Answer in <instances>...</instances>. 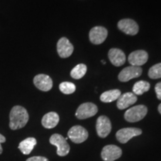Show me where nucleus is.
I'll return each instance as SVG.
<instances>
[{"label": "nucleus", "mask_w": 161, "mask_h": 161, "mask_svg": "<svg viewBox=\"0 0 161 161\" xmlns=\"http://www.w3.org/2000/svg\"><path fill=\"white\" fill-rule=\"evenodd\" d=\"M142 69L140 66H130L124 68L119 74V80L122 82H127L133 78H138L142 75Z\"/></svg>", "instance_id": "obj_6"}, {"label": "nucleus", "mask_w": 161, "mask_h": 161, "mask_svg": "<svg viewBox=\"0 0 161 161\" xmlns=\"http://www.w3.org/2000/svg\"><path fill=\"white\" fill-rule=\"evenodd\" d=\"M108 57L111 64L116 66H122L125 63V55L121 49H115V48L110 49L108 52Z\"/></svg>", "instance_id": "obj_16"}, {"label": "nucleus", "mask_w": 161, "mask_h": 161, "mask_svg": "<svg viewBox=\"0 0 161 161\" xmlns=\"http://www.w3.org/2000/svg\"><path fill=\"white\" fill-rule=\"evenodd\" d=\"M102 64H106L105 60H102Z\"/></svg>", "instance_id": "obj_28"}, {"label": "nucleus", "mask_w": 161, "mask_h": 161, "mask_svg": "<svg viewBox=\"0 0 161 161\" xmlns=\"http://www.w3.org/2000/svg\"><path fill=\"white\" fill-rule=\"evenodd\" d=\"M137 101V97L133 92H125L119 96L117 99V108L119 110H124L130 105H133Z\"/></svg>", "instance_id": "obj_15"}, {"label": "nucleus", "mask_w": 161, "mask_h": 161, "mask_svg": "<svg viewBox=\"0 0 161 161\" xmlns=\"http://www.w3.org/2000/svg\"><path fill=\"white\" fill-rule=\"evenodd\" d=\"M26 161H49V160L46 158H45V157L35 156L31 157V158L27 159Z\"/></svg>", "instance_id": "obj_24"}, {"label": "nucleus", "mask_w": 161, "mask_h": 161, "mask_svg": "<svg viewBox=\"0 0 161 161\" xmlns=\"http://www.w3.org/2000/svg\"><path fill=\"white\" fill-rule=\"evenodd\" d=\"M68 138L75 143H82L88 138V132L80 125H75L68 131Z\"/></svg>", "instance_id": "obj_5"}, {"label": "nucleus", "mask_w": 161, "mask_h": 161, "mask_svg": "<svg viewBox=\"0 0 161 161\" xmlns=\"http://www.w3.org/2000/svg\"><path fill=\"white\" fill-rule=\"evenodd\" d=\"M36 144H37V140H36L35 138L29 137L22 141L19 143V146H18V148L23 154L27 155V154H29L31 152Z\"/></svg>", "instance_id": "obj_18"}, {"label": "nucleus", "mask_w": 161, "mask_h": 161, "mask_svg": "<svg viewBox=\"0 0 161 161\" xmlns=\"http://www.w3.org/2000/svg\"><path fill=\"white\" fill-rule=\"evenodd\" d=\"M142 134V130L136 128H125L119 130L116 132V136L121 143H126L130 139L139 136Z\"/></svg>", "instance_id": "obj_8"}, {"label": "nucleus", "mask_w": 161, "mask_h": 161, "mask_svg": "<svg viewBox=\"0 0 161 161\" xmlns=\"http://www.w3.org/2000/svg\"><path fill=\"white\" fill-rule=\"evenodd\" d=\"M147 112H148V108L145 105L140 104L127 110V111L125 113L124 116L127 122H136L142 120L146 116Z\"/></svg>", "instance_id": "obj_2"}, {"label": "nucleus", "mask_w": 161, "mask_h": 161, "mask_svg": "<svg viewBox=\"0 0 161 161\" xmlns=\"http://www.w3.org/2000/svg\"><path fill=\"white\" fill-rule=\"evenodd\" d=\"M96 131L102 138H105L111 131L110 121L105 116H101L96 121Z\"/></svg>", "instance_id": "obj_10"}, {"label": "nucleus", "mask_w": 161, "mask_h": 161, "mask_svg": "<svg viewBox=\"0 0 161 161\" xmlns=\"http://www.w3.org/2000/svg\"><path fill=\"white\" fill-rule=\"evenodd\" d=\"M119 29L128 35H136L139 31V26L134 20L130 19H121L117 24Z\"/></svg>", "instance_id": "obj_11"}, {"label": "nucleus", "mask_w": 161, "mask_h": 161, "mask_svg": "<svg viewBox=\"0 0 161 161\" xmlns=\"http://www.w3.org/2000/svg\"><path fill=\"white\" fill-rule=\"evenodd\" d=\"M150 89V84L146 80H139L133 86V93L135 95H142Z\"/></svg>", "instance_id": "obj_20"}, {"label": "nucleus", "mask_w": 161, "mask_h": 161, "mask_svg": "<svg viewBox=\"0 0 161 161\" xmlns=\"http://www.w3.org/2000/svg\"><path fill=\"white\" fill-rule=\"evenodd\" d=\"M148 76L152 79H158L161 78V63L152 66L148 70Z\"/></svg>", "instance_id": "obj_23"}, {"label": "nucleus", "mask_w": 161, "mask_h": 161, "mask_svg": "<svg viewBox=\"0 0 161 161\" xmlns=\"http://www.w3.org/2000/svg\"><path fill=\"white\" fill-rule=\"evenodd\" d=\"M154 89H155L157 97L159 100H161V82H159L156 84Z\"/></svg>", "instance_id": "obj_25"}, {"label": "nucleus", "mask_w": 161, "mask_h": 161, "mask_svg": "<svg viewBox=\"0 0 161 161\" xmlns=\"http://www.w3.org/2000/svg\"><path fill=\"white\" fill-rule=\"evenodd\" d=\"M59 89L61 92H63L64 94H66V95H69V94L73 93L75 91V85L73 83L71 82H62L61 84L59 85Z\"/></svg>", "instance_id": "obj_22"}, {"label": "nucleus", "mask_w": 161, "mask_h": 161, "mask_svg": "<svg viewBox=\"0 0 161 161\" xmlns=\"http://www.w3.org/2000/svg\"><path fill=\"white\" fill-rule=\"evenodd\" d=\"M34 84L36 87L42 91H49L53 86L52 78L49 75L44 74H39L34 78Z\"/></svg>", "instance_id": "obj_13"}, {"label": "nucleus", "mask_w": 161, "mask_h": 161, "mask_svg": "<svg viewBox=\"0 0 161 161\" xmlns=\"http://www.w3.org/2000/svg\"><path fill=\"white\" fill-rule=\"evenodd\" d=\"M59 115L55 112H49L45 114L42 119V125L44 128L51 129L55 128L59 122Z\"/></svg>", "instance_id": "obj_17"}, {"label": "nucleus", "mask_w": 161, "mask_h": 161, "mask_svg": "<svg viewBox=\"0 0 161 161\" xmlns=\"http://www.w3.org/2000/svg\"><path fill=\"white\" fill-rule=\"evenodd\" d=\"M86 72V66L84 64H78L70 72V75L74 79H80L85 75Z\"/></svg>", "instance_id": "obj_21"}, {"label": "nucleus", "mask_w": 161, "mask_h": 161, "mask_svg": "<svg viewBox=\"0 0 161 161\" xmlns=\"http://www.w3.org/2000/svg\"><path fill=\"white\" fill-rule=\"evenodd\" d=\"M158 111L161 114V104H159V106H158Z\"/></svg>", "instance_id": "obj_27"}, {"label": "nucleus", "mask_w": 161, "mask_h": 161, "mask_svg": "<svg viewBox=\"0 0 161 161\" xmlns=\"http://www.w3.org/2000/svg\"><path fill=\"white\" fill-rule=\"evenodd\" d=\"M58 53L60 58H69L73 52V45L66 37H62L58 40L57 43Z\"/></svg>", "instance_id": "obj_12"}, {"label": "nucleus", "mask_w": 161, "mask_h": 161, "mask_svg": "<svg viewBox=\"0 0 161 161\" xmlns=\"http://www.w3.org/2000/svg\"><path fill=\"white\" fill-rule=\"evenodd\" d=\"M120 96L121 91L119 90H110L103 92L100 96V100L104 103H109V102L117 100Z\"/></svg>", "instance_id": "obj_19"}, {"label": "nucleus", "mask_w": 161, "mask_h": 161, "mask_svg": "<svg viewBox=\"0 0 161 161\" xmlns=\"http://www.w3.org/2000/svg\"><path fill=\"white\" fill-rule=\"evenodd\" d=\"M122 152L119 147L115 145L104 146L102 151V158L104 161H114L122 156Z\"/></svg>", "instance_id": "obj_7"}, {"label": "nucleus", "mask_w": 161, "mask_h": 161, "mask_svg": "<svg viewBox=\"0 0 161 161\" xmlns=\"http://www.w3.org/2000/svg\"><path fill=\"white\" fill-rule=\"evenodd\" d=\"M29 119V116L25 108L19 105L13 107L10 113V128L12 130L20 129L25 126Z\"/></svg>", "instance_id": "obj_1"}, {"label": "nucleus", "mask_w": 161, "mask_h": 161, "mask_svg": "<svg viewBox=\"0 0 161 161\" xmlns=\"http://www.w3.org/2000/svg\"><path fill=\"white\" fill-rule=\"evenodd\" d=\"M148 59V53L144 50H136L131 52L128 56V62L131 66H140L143 65Z\"/></svg>", "instance_id": "obj_14"}, {"label": "nucleus", "mask_w": 161, "mask_h": 161, "mask_svg": "<svg viewBox=\"0 0 161 161\" xmlns=\"http://www.w3.org/2000/svg\"><path fill=\"white\" fill-rule=\"evenodd\" d=\"M49 142L53 146L57 147V154L60 157H64L69 154L70 151V146L66 142V138L58 134H55L52 135L49 139Z\"/></svg>", "instance_id": "obj_3"}, {"label": "nucleus", "mask_w": 161, "mask_h": 161, "mask_svg": "<svg viewBox=\"0 0 161 161\" xmlns=\"http://www.w3.org/2000/svg\"><path fill=\"white\" fill-rule=\"evenodd\" d=\"M108 30L102 26H96L90 31L89 37L92 43L99 45L106 40L108 37Z\"/></svg>", "instance_id": "obj_9"}, {"label": "nucleus", "mask_w": 161, "mask_h": 161, "mask_svg": "<svg viewBox=\"0 0 161 161\" xmlns=\"http://www.w3.org/2000/svg\"><path fill=\"white\" fill-rule=\"evenodd\" d=\"M6 141V139L5 136H4L3 135H2L1 134H0V154L3 153V147H2L1 144L3 143V142H5Z\"/></svg>", "instance_id": "obj_26"}, {"label": "nucleus", "mask_w": 161, "mask_h": 161, "mask_svg": "<svg viewBox=\"0 0 161 161\" xmlns=\"http://www.w3.org/2000/svg\"><path fill=\"white\" fill-rule=\"evenodd\" d=\"M98 112V108L95 104L86 102L81 104L76 110L75 116L79 119H85L95 116Z\"/></svg>", "instance_id": "obj_4"}]
</instances>
